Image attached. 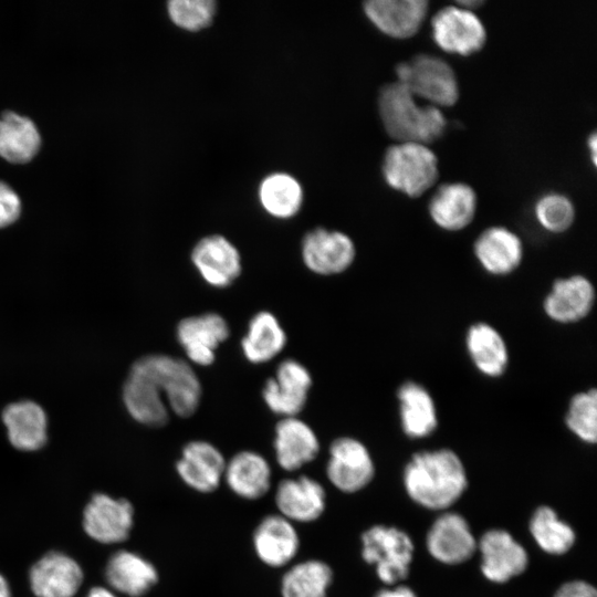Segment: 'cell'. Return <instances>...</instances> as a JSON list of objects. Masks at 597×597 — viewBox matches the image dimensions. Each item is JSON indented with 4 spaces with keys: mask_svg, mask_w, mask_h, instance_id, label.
I'll use <instances>...</instances> for the list:
<instances>
[{
    "mask_svg": "<svg viewBox=\"0 0 597 597\" xmlns=\"http://www.w3.org/2000/svg\"><path fill=\"white\" fill-rule=\"evenodd\" d=\"M427 0H370L364 3L369 21L384 34L395 39L413 36L427 13Z\"/></svg>",
    "mask_w": 597,
    "mask_h": 597,
    "instance_id": "25",
    "label": "cell"
},
{
    "mask_svg": "<svg viewBox=\"0 0 597 597\" xmlns=\"http://www.w3.org/2000/svg\"><path fill=\"white\" fill-rule=\"evenodd\" d=\"M465 348L472 364L483 376L499 378L507 370V344L493 325L485 322L470 325L465 333Z\"/></svg>",
    "mask_w": 597,
    "mask_h": 597,
    "instance_id": "30",
    "label": "cell"
},
{
    "mask_svg": "<svg viewBox=\"0 0 597 597\" xmlns=\"http://www.w3.org/2000/svg\"><path fill=\"white\" fill-rule=\"evenodd\" d=\"M223 484L240 500L259 501L273 489V470L262 453L239 450L227 459Z\"/></svg>",
    "mask_w": 597,
    "mask_h": 597,
    "instance_id": "20",
    "label": "cell"
},
{
    "mask_svg": "<svg viewBox=\"0 0 597 597\" xmlns=\"http://www.w3.org/2000/svg\"><path fill=\"white\" fill-rule=\"evenodd\" d=\"M568 430L585 443L597 441V390L590 388L572 396L565 413Z\"/></svg>",
    "mask_w": 597,
    "mask_h": 597,
    "instance_id": "36",
    "label": "cell"
},
{
    "mask_svg": "<svg viewBox=\"0 0 597 597\" xmlns=\"http://www.w3.org/2000/svg\"><path fill=\"white\" fill-rule=\"evenodd\" d=\"M334 577L333 567L322 558L296 559L283 569L280 597H328Z\"/></svg>",
    "mask_w": 597,
    "mask_h": 597,
    "instance_id": "31",
    "label": "cell"
},
{
    "mask_svg": "<svg viewBox=\"0 0 597 597\" xmlns=\"http://www.w3.org/2000/svg\"><path fill=\"white\" fill-rule=\"evenodd\" d=\"M431 30L434 43L451 54L472 55L481 51L486 42V30L480 18L473 11L455 4L433 14Z\"/></svg>",
    "mask_w": 597,
    "mask_h": 597,
    "instance_id": "9",
    "label": "cell"
},
{
    "mask_svg": "<svg viewBox=\"0 0 597 597\" xmlns=\"http://www.w3.org/2000/svg\"><path fill=\"white\" fill-rule=\"evenodd\" d=\"M381 170L389 187L410 198L423 195L439 176L436 154L427 145L417 143L389 146L384 155Z\"/></svg>",
    "mask_w": 597,
    "mask_h": 597,
    "instance_id": "3",
    "label": "cell"
},
{
    "mask_svg": "<svg viewBox=\"0 0 597 597\" xmlns=\"http://www.w3.org/2000/svg\"><path fill=\"white\" fill-rule=\"evenodd\" d=\"M287 336L279 318L270 311H259L248 323L241 350L251 364H265L286 346Z\"/></svg>",
    "mask_w": 597,
    "mask_h": 597,
    "instance_id": "32",
    "label": "cell"
},
{
    "mask_svg": "<svg viewBox=\"0 0 597 597\" xmlns=\"http://www.w3.org/2000/svg\"><path fill=\"white\" fill-rule=\"evenodd\" d=\"M10 444L20 451L40 450L48 441V416L38 402L19 400L1 413Z\"/></svg>",
    "mask_w": 597,
    "mask_h": 597,
    "instance_id": "27",
    "label": "cell"
},
{
    "mask_svg": "<svg viewBox=\"0 0 597 597\" xmlns=\"http://www.w3.org/2000/svg\"><path fill=\"white\" fill-rule=\"evenodd\" d=\"M413 542L402 530L377 524L360 535V556L374 566L377 577L388 586L404 580L413 557Z\"/></svg>",
    "mask_w": 597,
    "mask_h": 597,
    "instance_id": "4",
    "label": "cell"
},
{
    "mask_svg": "<svg viewBox=\"0 0 597 597\" xmlns=\"http://www.w3.org/2000/svg\"><path fill=\"white\" fill-rule=\"evenodd\" d=\"M122 397L129 416L147 427H163L170 411L158 383L137 359L123 385Z\"/></svg>",
    "mask_w": 597,
    "mask_h": 597,
    "instance_id": "16",
    "label": "cell"
},
{
    "mask_svg": "<svg viewBox=\"0 0 597 597\" xmlns=\"http://www.w3.org/2000/svg\"><path fill=\"white\" fill-rule=\"evenodd\" d=\"M596 290L583 274L556 279L543 301L545 315L558 324H574L586 318L594 308Z\"/></svg>",
    "mask_w": 597,
    "mask_h": 597,
    "instance_id": "21",
    "label": "cell"
},
{
    "mask_svg": "<svg viewBox=\"0 0 597 597\" xmlns=\"http://www.w3.org/2000/svg\"><path fill=\"white\" fill-rule=\"evenodd\" d=\"M135 510L124 498L96 493L83 511V528L94 541L117 544L126 541L134 526Z\"/></svg>",
    "mask_w": 597,
    "mask_h": 597,
    "instance_id": "14",
    "label": "cell"
},
{
    "mask_svg": "<svg viewBox=\"0 0 597 597\" xmlns=\"http://www.w3.org/2000/svg\"><path fill=\"white\" fill-rule=\"evenodd\" d=\"M476 549L481 554V572L492 583H506L527 568V552L505 530L486 531L478 541Z\"/></svg>",
    "mask_w": 597,
    "mask_h": 597,
    "instance_id": "19",
    "label": "cell"
},
{
    "mask_svg": "<svg viewBox=\"0 0 597 597\" xmlns=\"http://www.w3.org/2000/svg\"><path fill=\"white\" fill-rule=\"evenodd\" d=\"M398 83L415 97L427 100L433 106L454 105L459 100V84L454 70L443 59L418 54L396 66Z\"/></svg>",
    "mask_w": 597,
    "mask_h": 597,
    "instance_id": "6",
    "label": "cell"
},
{
    "mask_svg": "<svg viewBox=\"0 0 597 597\" xmlns=\"http://www.w3.org/2000/svg\"><path fill=\"white\" fill-rule=\"evenodd\" d=\"M216 8L213 0H171L167 7L171 21L188 31L207 28L216 14Z\"/></svg>",
    "mask_w": 597,
    "mask_h": 597,
    "instance_id": "38",
    "label": "cell"
},
{
    "mask_svg": "<svg viewBox=\"0 0 597 597\" xmlns=\"http://www.w3.org/2000/svg\"><path fill=\"white\" fill-rule=\"evenodd\" d=\"M535 217L540 226L552 233L567 231L575 220V208L568 197L557 192L542 196L535 203Z\"/></svg>",
    "mask_w": 597,
    "mask_h": 597,
    "instance_id": "37",
    "label": "cell"
},
{
    "mask_svg": "<svg viewBox=\"0 0 597 597\" xmlns=\"http://www.w3.org/2000/svg\"><path fill=\"white\" fill-rule=\"evenodd\" d=\"M259 198L268 213L275 218L287 219L298 212L303 201V191L295 178L284 172H276L262 180Z\"/></svg>",
    "mask_w": 597,
    "mask_h": 597,
    "instance_id": "35",
    "label": "cell"
},
{
    "mask_svg": "<svg viewBox=\"0 0 597 597\" xmlns=\"http://www.w3.org/2000/svg\"><path fill=\"white\" fill-rule=\"evenodd\" d=\"M476 193L464 182L441 185L430 198L428 210L432 221L447 231H460L474 219Z\"/></svg>",
    "mask_w": 597,
    "mask_h": 597,
    "instance_id": "28",
    "label": "cell"
},
{
    "mask_svg": "<svg viewBox=\"0 0 597 597\" xmlns=\"http://www.w3.org/2000/svg\"><path fill=\"white\" fill-rule=\"evenodd\" d=\"M554 597H597V591L591 584L575 579L561 585Z\"/></svg>",
    "mask_w": 597,
    "mask_h": 597,
    "instance_id": "40",
    "label": "cell"
},
{
    "mask_svg": "<svg viewBox=\"0 0 597 597\" xmlns=\"http://www.w3.org/2000/svg\"><path fill=\"white\" fill-rule=\"evenodd\" d=\"M528 527L537 546L549 555L567 553L576 541L573 527L547 505L538 506L534 511Z\"/></svg>",
    "mask_w": 597,
    "mask_h": 597,
    "instance_id": "34",
    "label": "cell"
},
{
    "mask_svg": "<svg viewBox=\"0 0 597 597\" xmlns=\"http://www.w3.org/2000/svg\"><path fill=\"white\" fill-rule=\"evenodd\" d=\"M227 458L212 442L202 439L184 444L175 463L184 485L198 494H212L223 484Z\"/></svg>",
    "mask_w": 597,
    "mask_h": 597,
    "instance_id": "11",
    "label": "cell"
},
{
    "mask_svg": "<svg viewBox=\"0 0 597 597\" xmlns=\"http://www.w3.org/2000/svg\"><path fill=\"white\" fill-rule=\"evenodd\" d=\"M321 442L315 430L297 417L281 418L274 427L273 453L283 471L295 474L316 460Z\"/></svg>",
    "mask_w": 597,
    "mask_h": 597,
    "instance_id": "17",
    "label": "cell"
},
{
    "mask_svg": "<svg viewBox=\"0 0 597 597\" xmlns=\"http://www.w3.org/2000/svg\"><path fill=\"white\" fill-rule=\"evenodd\" d=\"M21 213V200L13 189L0 181V228L17 221Z\"/></svg>",
    "mask_w": 597,
    "mask_h": 597,
    "instance_id": "39",
    "label": "cell"
},
{
    "mask_svg": "<svg viewBox=\"0 0 597 597\" xmlns=\"http://www.w3.org/2000/svg\"><path fill=\"white\" fill-rule=\"evenodd\" d=\"M252 551L265 567L284 569L297 559L301 535L297 525L279 513H269L255 524L251 535Z\"/></svg>",
    "mask_w": 597,
    "mask_h": 597,
    "instance_id": "10",
    "label": "cell"
},
{
    "mask_svg": "<svg viewBox=\"0 0 597 597\" xmlns=\"http://www.w3.org/2000/svg\"><path fill=\"white\" fill-rule=\"evenodd\" d=\"M313 385L310 370L298 360H282L262 387V398L273 413L297 417L305 408Z\"/></svg>",
    "mask_w": 597,
    "mask_h": 597,
    "instance_id": "12",
    "label": "cell"
},
{
    "mask_svg": "<svg viewBox=\"0 0 597 597\" xmlns=\"http://www.w3.org/2000/svg\"><path fill=\"white\" fill-rule=\"evenodd\" d=\"M41 137L34 123L13 112L0 117V156L13 164L30 161L38 153Z\"/></svg>",
    "mask_w": 597,
    "mask_h": 597,
    "instance_id": "33",
    "label": "cell"
},
{
    "mask_svg": "<svg viewBox=\"0 0 597 597\" xmlns=\"http://www.w3.org/2000/svg\"><path fill=\"white\" fill-rule=\"evenodd\" d=\"M81 565L62 552H49L39 558L29 573L35 597H74L82 586Z\"/></svg>",
    "mask_w": 597,
    "mask_h": 597,
    "instance_id": "23",
    "label": "cell"
},
{
    "mask_svg": "<svg viewBox=\"0 0 597 597\" xmlns=\"http://www.w3.org/2000/svg\"><path fill=\"white\" fill-rule=\"evenodd\" d=\"M105 578L114 593L127 597H144L158 584L159 572L156 565L143 555L122 549L109 557Z\"/></svg>",
    "mask_w": 597,
    "mask_h": 597,
    "instance_id": "26",
    "label": "cell"
},
{
    "mask_svg": "<svg viewBox=\"0 0 597 597\" xmlns=\"http://www.w3.org/2000/svg\"><path fill=\"white\" fill-rule=\"evenodd\" d=\"M229 336L227 320L216 312L184 317L176 326V337L186 354V360L202 367L213 364L217 349Z\"/></svg>",
    "mask_w": 597,
    "mask_h": 597,
    "instance_id": "13",
    "label": "cell"
},
{
    "mask_svg": "<svg viewBox=\"0 0 597 597\" xmlns=\"http://www.w3.org/2000/svg\"><path fill=\"white\" fill-rule=\"evenodd\" d=\"M325 463L327 482L344 494L357 493L375 476V462L364 442L342 436L331 441Z\"/></svg>",
    "mask_w": 597,
    "mask_h": 597,
    "instance_id": "7",
    "label": "cell"
},
{
    "mask_svg": "<svg viewBox=\"0 0 597 597\" xmlns=\"http://www.w3.org/2000/svg\"><path fill=\"white\" fill-rule=\"evenodd\" d=\"M400 426L410 439L431 436L438 428V411L430 391L419 383L408 380L397 390Z\"/></svg>",
    "mask_w": 597,
    "mask_h": 597,
    "instance_id": "29",
    "label": "cell"
},
{
    "mask_svg": "<svg viewBox=\"0 0 597 597\" xmlns=\"http://www.w3.org/2000/svg\"><path fill=\"white\" fill-rule=\"evenodd\" d=\"M85 597H117V595L109 588L96 586L91 588Z\"/></svg>",
    "mask_w": 597,
    "mask_h": 597,
    "instance_id": "42",
    "label": "cell"
},
{
    "mask_svg": "<svg viewBox=\"0 0 597 597\" xmlns=\"http://www.w3.org/2000/svg\"><path fill=\"white\" fill-rule=\"evenodd\" d=\"M473 253L481 268L495 276L517 270L524 256L521 238L510 229L493 226L484 229L473 243Z\"/></svg>",
    "mask_w": 597,
    "mask_h": 597,
    "instance_id": "24",
    "label": "cell"
},
{
    "mask_svg": "<svg viewBox=\"0 0 597 597\" xmlns=\"http://www.w3.org/2000/svg\"><path fill=\"white\" fill-rule=\"evenodd\" d=\"M191 262L201 279L214 289H226L241 275V254L226 237L210 234L192 248Z\"/></svg>",
    "mask_w": 597,
    "mask_h": 597,
    "instance_id": "18",
    "label": "cell"
},
{
    "mask_svg": "<svg viewBox=\"0 0 597 597\" xmlns=\"http://www.w3.org/2000/svg\"><path fill=\"white\" fill-rule=\"evenodd\" d=\"M138 360L160 386L170 412L180 418L196 413L201 402L202 386L190 363L167 354H149Z\"/></svg>",
    "mask_w": 597,
    "mask_h": 597,
    "instance_id": "5",
    "label": "cell"
},
{
    "mask_svg": "<svg viewBox=\"0 0 597 597\" xmlns=\"http://www.w3.org/2000/svg\"><path fill=\"white\" fill-rule=\"evenodd\" d=\"M301 255L311 272L336 275L350 268L356 258V248L344 232L316 228L304 235Z\"/></svg>",
    "mask_w": 597,
    "mask_h": 597,
    "instance_id": "15",
    "label": "cell"
},
{
    "mask_svg": "<svg viewBox=\"0 0 597 597\" xmlns=\"http://www.w3.org/2000/svg\"><path fill=\"white\" fill-rule=\"evenodd\" d=\"M426 546L438 562L458 565L467 562L476 551L475 540L468 521L459 513L444 512L430 526Z\"/></svg>",
    "mask_w": 597,
    "mask_h": 597,
    "instance_id": "22",
    "label": "cell"
},
{
    "mask_svg": "<svg viewBox=\"0 0 597 597\" xmlns=\"http://www.w3.org/2000/svg\"><path fill=\"white\" fill-rule=\"evenodd\" d=\"M378 111L387 134L399 143L427 145L446 132L447 121L439 107L420 106L398 82L386 84L378 94Z\"/></svg>",
    "mask_w": 597,
    "mask_h": 597,
    "instance_id": "2",
    "label": "cell"
},
{
    "mask_svg": "<svg viewBox=\"0 0 597 597\" xmlns=\"http://www.w3.org/2000/svg\"><path fill=\"white\" fill-rule=\"evenodd\" d=\"M275 512L294 523L312 524L327 509V491L317 479L300 473L285 476L273 488Z\"/></svg>",
    "mask_w": 597,
    "mask_h": 597,
    "instance_id": "8",
    "label": "cell"
},
{
    "mask_svg": "<svg viewBox=\"0 0 597 597\" xmlns=\"http://www.w3.org/2000/svg\"><path fill=\"white\" fill-rule=\"evenodd\" d=\"M374 597H417L415 591L407 586H396L380 589Z\"/></svg>",
    "mask_w": 597,
    "mask_h": 597,
    "instance_id": "41",
    "label": "cell"
},
{
    "mask_svg": "<svg viewBox=\"0 0 597 597\" xmlns=\"http://www.w3.org/2000/svg\"><path fill=\"white\" fill-rule=\"evenodd\" d=\"M0 597H12V590L7 578L0 573Z\"/></svg>",
    "mask_w": 597,
    "mask_h": 597,
    "instance_id": "44",
    "label": "cell"
},
{
    "mask_svg": "<svg viewBox=\"0 0 597 597\" xmlns=\"http://www.w3.org/2000/svg\"><path fill=\"white\" fill-rule=\"evenodd\" d=\"M587 145H588V149L590 151V158H591V163L594 166H596V151H597V137H596V133L593 132L588 139H587Z\"/></svg>",
    "mask_w": 597,
    "mask_h": 597,
    "instance_id": "43",
    "label": "cell"
},
{
    "mask_svg": "<svg viewBox=\"0 0 597 597\" xmlns=\"http://www.w3.org/2000/svg\"><path fill=\"white\" fill-rule=\"evenodd\" d=\"M402 482L418 505L443 511L455 503L468 486L465 468L451 449L420 451L405 465Z\"/></svg>",
    "mask_w": 597,
    "mask_h": 597,
    "instance_id": "1",
    "label": "cell"
}]
</instances>
